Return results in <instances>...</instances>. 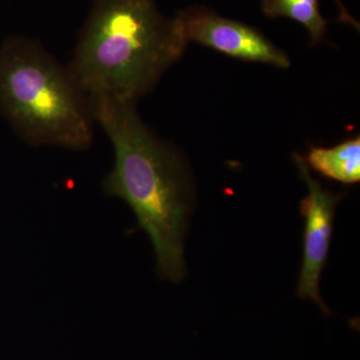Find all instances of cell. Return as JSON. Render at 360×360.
Returning <instances> with one entry per match:
<instances>
[{"label": "cell", "instance_id": "cell-1", "mask_svg": "<svg viewBox=\"0 0 360 360\" xmlns=\"http://www.w3.org/2000/svg\"><path fill=\"white\" fill-rule=\"evenodd\" d=\"M89 103L94 122L115 149V167L103 180L104 191L129 203L151 239L158 274L179 283L186 272L184 241L193 195L186 161L144 123L137 104Z\"/></svg>", "mask_w": 360, "mask_h": 360}, {"label": "cell", "instance_id": "cell-2", "mask_svg": "<svg viewBox=\"0 0 360 360\" xmlns=\"http://www.w3.org/2000/svg\"><path fill=\"white\" fill-rule=\"evenodd\" d=\"M68 68L89 99L137 104L187 45L156 0H94Z\"/></svg>", "mask_w": 360, "mask_h": 360}, {"label": "cell", "instance_id": "cell-3", "mask_svg": "<svg viewBox=\"0 0 360 360\" xmlns=\"http://www.w3.org/2000/svg\"><path fill=\"white\" fill-rule=\"evenodd\" d=\"M0 108L33 146L84 150L94 141L89 97L34 39L16 37L0 47Z\"/></svg>", "mask_w": 360, "mask_h": 360}, {"label": "cell", "instance_id": "cell-4", "mask_svg": "<svg viewBox=\"0 0 360 360\" xmlns=\"http://www.w3.org/2000/svg\"><path fill=\"white\" fill-rule=\"evenodd\" d=\"M293 158L300 176L309 188V193L302 198L300 205L305 224L303 260L296 295L302 300H312L328 314L330 311L322 300L319 283L322 271L328 264L336 208L345 193H333L314 179L302 155L295 153Z\"/></svg>", "mask_w": 360, "mask_h": 360}, {"label": "cell", "instance_id": "cell-5", "mask_svg": "<svg viewBox=\"0 0 360 360\" xmlns=\"http://www.w3.org/2000/svg\"><path fill=\"white\" fill-rule=\"evenodd\" d=\"M177 26L186 45L195 42L231 58L288 68L285 52L251 26L219 15L212 9L193 6L180 11Z\"/></svg>", "mask_w": 360, "mask_h": 360}, {"label": "cell", "instance_id": "cell-6", "mask_svg": "<svg viewBox=\"0 0 360 360\" xmlns=\"http://www.w3.org/2000/svg\"><path fill=\"white\" fill-rule=\"evenodd\" d=\"M309 169L321 176L345 186L360 181V137L340 142L333 148L310 146L309 155L304 158Z\"/></svg>", "mask_w": 360, "mask_h": 360}, {"label": "cell", "instance_id": "cell-7", "mask_svg": "<svg viewBox=\"0 0 360 360\" xmlns=\"http://www.w3.org/2000/svg\"><path fill=\"white\" fill-rule=\"evenodd\" d=\"M262 9L267 18H288L304 26L311 45L322 41L328 32V21L321 15L319 0H262Z\"/></svg>", "mask_w": 360, "mask_h": 360}]
</instances>
